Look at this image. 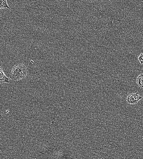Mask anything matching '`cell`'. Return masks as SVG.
Returning a JSON list of instances; mask_svg holds the SVG:
<instances>
[{"mask_svg":"<svg viewBox=\"0 0 143 159\" xmlns=\"http://www.w3.org/2000/svg\"><path fill=\"white\" fill-rule=\"evenodd\" d=\"M28 70L23 64H16L12 69L10 78L14 81L20 80L26 77Z\"/></svg>","mask_w":143,"mask_h":159,"instance_id":"cell-1","label":"cell"},{"mask_svg":"<svg viewBox=\"0 0 143 159\" xmlns=\"http://www.w3.org/2000/svg\"><path fill=\"white\" fill-rule=\"evenodd\" d=\"M138 59L141 64H143V54H141L138 58Z\"/></svg>","mask_w":143,"mask_h":159,"instance_id":"cell-4","label":"cell"},{"mask_svg":"<svg viewBox=\"0 0 143 159\" xmlns=\"http://www.w3.org/2000/svg\"><path fill=\"white\" fill-rule=\"evenodd\" d=\"M1 2V7L0 8L1 9H4V8H7V9H10V7L7 5V1L6 0H0Z\"/></svg>","mask_w":143,"mask_h":159,"instance_id":"cell-3","label":"cell"},{"mask_svg":"<svg viewBox=\"0 0 143 159\" xmlns=\"http://www.w3.org/2000/svg\"><path fill=\"white\" fill-rule=\"evenodd\" d=\"M0 74H1V83H10V78H8L6 76L5 74L4 73L3 68L1 67L0 69Z\"/></svg>","mask_w":143,"mask_h":159,"instance_id":"cell-2","label":"cell"}]
</instances>
